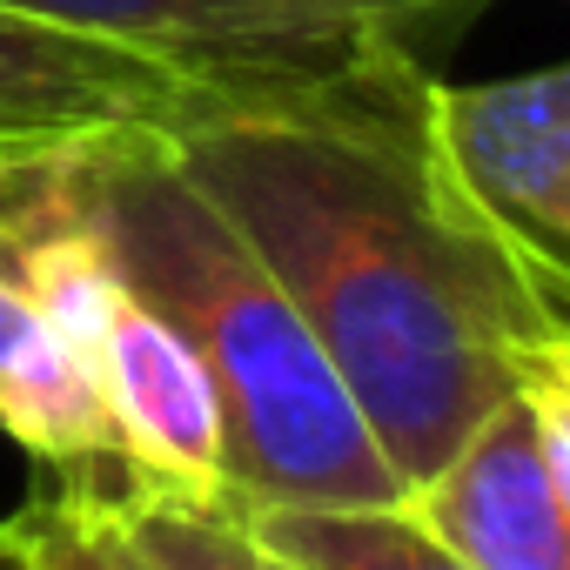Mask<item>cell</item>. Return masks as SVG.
Wrapping results in <instances>:
<instances>
[{"label": "cell", "mask_w": 570, "mask_h": 570, "mask_svg": "<svg viewBox=\"0 0 570 570\" xmlns=\"http://www.w3.org/2000/svg\"><path fill=\"white\" fill-rule=\"evenodd\" d=\"M423 81L430 68H396L296 101H202L168 128L188 181L282 282L410 490L537 363L570 356L563 289L443 175Z\"/></svg>", "instance_id": "6da1fadb"}, {"label": "cell", "mask_w": 570, "mask_h": 570, "mask_svg": "<svg viewBox=\"0 0 570 570\" xmlns=\"http://www.w3.org/2000/svg\"><path fill=\"white\" fill-rule=\"evenodd\" d=\"M75 188L128 296H141L208 370L222 403V476L242 510L403 503L410 483L376 450L336 363L262 255L188 181L161 128L81 148Z\"/></svg>", "instance_id": "7a4b0ae2"}, {"label": "cell", "mask_w": 570, "mask_h": 570, "mask_svg": "<svg viewBox=\"0 0 570 570\" xmlns=\"http://www.w3.org/2000/svg\"><path fill=\"white\" fill-rule=\"evenodd\" d=\"M483 0H0L61 35L161 61L215 101H296L423 68Z\"/></svg>", "instance_id": "3957f363"}, {"label": "cell", "mask_w": 570, "mask_h": 570, "mask_svg": "<svg viewBox=\"0 0 570 570\" xmlns=\"http://www.w3.org/2000/svg\"><path fill=\"white\" fill-rule=\"evenodd\" d=\"M423 135L456 195L543 282L570 289V75L423 81Z\"/></svg>", "instance_id": "277c9868"}, {"label": "cell", "mask_w": 570, "mask_h": 570, "mask_svg": "<svg viewBox=\"0 0 570 570\" xmlns=\"http://www.w3.org/2000/svg\"><path fill=\"white\" fill-rule=\"evenodd\" d=\"M202 101L215 95L168 75L161 61L0 14V161L68 155L141 128L168 135Z\"/></svg>", "instance_id": "5b68a950"}, {"label": "cell", "mask_w": 570, "mask_h": 570, "mask_svg": "<svg viewBox=\"0 0 570 570\" xmlns=\"http://www.w3.org/2000/svg\"><path fill=\"white\" fill-rule=\"evenodd\" d=\"M403 510L470 570H570V476L543 463L523 396H503Z\"/></svg>", "instance_id": "8992f818"}, {"label": "cell", "mask_w": 570, "mask_h": 570, "mask_svg": "<svg viewBox=\"0 0 570 570\" xmlns=\"http://www.w3.org/2000/svg\"><path fill=\"white\" fill-rule=\"evenodd\" d=\"M88 383L101 396L121 470H135L148 483L228 497L222 403L208 390V370L141 296H128L115 309V323L101 330V343L88 350Z\"/></svg>", "instance_id": "52a82bcc"}, {"label": "cell", "mask_w": 570, "mask_h": 570, "mask_svg": "<svg viewBox=\"0 0 570 570\" xmlns=\"http://www.w3.org/2000/svg\"><path fill=\"white\" fill-rule=\"evenodd\" d=\"M8 168L0 161V430L28 456L75 470V463H108L115 436L101 416V396L81 370V356L48 330L35 296L21 289L14 255H8Z\"/></svg>", "instance_id": "ba28073f"}, {"label": "cell", "mask_w": 570, "mask_h": 570, "mask_svg": "<svg viewBox=\"0 0 570 570\" xmlns=\"http://www.w3.org/2000/svg\"><path fill=\"white\" fill-rule=\"evenodd\" d=\"M108 463H75L61 470L55 490L21 497L0 517V563L8 570H155V557L135 543L121 517Z\"/></svg>", "instance_id": "9c48e42d"}, {"label": "cell", "mask_w": 570, "mask_h": 570, "mask_svg": "<svg viewBox=\"0 0 570 570\" xmlns=\"http://www.w3.org/2000/svg\"><path fill=\"white\" fill-rule=\"evenodd\" d=\"M242 517L275 557L303 570H470L403 503H282Z\"/></svg>", "instance_id": "30bf717a"}, {"label": "cell", "mask_w": 570, "mask_h": 570, "mask_svg": "<svg viewBox=\"0 0 570 570\" xmlns=\"http://www.w3.org/2000/svg\"><path fill=\"white\" fill-rule=\"evenodd\" d=\"M115 470V497H121V517L135 530V543L155 557V570H303L289 557H275L235 497H202V490H175V483H148L121 463Z\"/></svg>", "instance_id": "8fae6325"}, {"label": "cell", "mask_w": 570, "mask_h": 570, "mask_svg": "<svg viewBox=\"0 0 570 570\" xmlns=\"http://www.w3.org/2000/svg\"><path fill=\"white\" fill-rule=\"evenodd\" d=\"M0 570H8V563H0Z\"/></svg>", "instance_id": "7c38bea8"}]
</instances>
